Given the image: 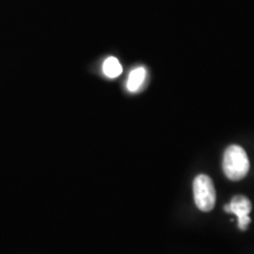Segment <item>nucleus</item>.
Here are the masks:
<instances>
[{
    "mask_svg": "<svg viewBox=\"0 0 254 254\" xmlns=\"http://www.w3.org/2000/svg\"><path fill=\"white\" fill-rule=\"evenodd\" d=\"M146 79V69L145 67H136L129 73L128 80H127V90L129 92H136L141 87Z\"/></svg>",
    "mask_w": 254,
    "mask_h": 254,
    "instance_id": "4",
    "label": "nucleus"
},
{
    "mask_svg": "<svg viewBox=\"0 0 254 254\" xmlns=\"http://www.w3.org/2000/svg\"><path fill=\"white\" fill-rule=\"evenodd\" d=\"M224 208L227 213L237 215L238 226L241 231H245L251 222L249 214L252 211V204H251L250 199L244 195H236L231 200L230 204L225 205Z\"/></svg>",
    "mask_w": 254,
    "mask_h": 254,
    "instance_id": "3",
    "label": "nucleus"
},
{
    "mask_svg": "<svg viewBox=\"0 0 254 254\" xmlns=\"http://www.w3.org/2000/svg\"><path fill=\"white\" fill-rule=\"evenodd\" d=\"M193 194L196 207L202 212H209L215 205V189L213 182L206 174H199L193 183Z\"/></svg>",
    "mask_w": 254,
    "mask_h": 254,
    "instance_id": "2",
    "label": "nucleus"
},
{
    "mask_svg": "<svg viewBox=\"0 0 254 254\" xmlns=\"http://www.w3.org/2000/svg\"><path fill=\"white\" fill-rule=\"evenodd\" d=\"M103 72L107 78L113 79L119 77L123 72L122 64L119 63L118 59L114 58V57H109V58L104 62Z\"/></svg>",
    "mask_w": 254,
    "mask_h": 254,
    "instance_id": "5",
    "label": "nucleus"
},
{
    "mask_svg": "<svg viewBox=\"0 0 254 254\" xmlns=\"http://www.w3.org/2000/svg\"><path fill=\"white\" fill-rule=\"evenodd\" d=\"M222 170L225 176L232 182H239L247 176L250 171V160L241 146L231 145L225 151Z\"/></svg>",
    "mask_w": 254,
    "mask_h": 254,
    "instance_id": "1",
    "label": "nucleus"
}]
</instances>
